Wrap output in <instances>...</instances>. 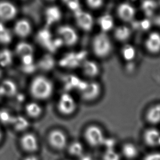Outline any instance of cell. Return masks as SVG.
I'll list each match as a JSON object with an SVG mask.
<instances>
[{"label":"cell","instance_id":"cell-21","mask_svg":"<svg viewBox=\"0 0 160 160\" xmlns=\"http://www.w3.org/2000/svg\"><path fill=\"white\" fill-rule=\"evenodd\" d=\"M121 54L123 60L127 62H132L136 58L137 52L136 48L132 45L126 44L122 48Z\"/></svg>","mask_w":160,"mask_h":160},{"label":"cell","instance_id":"cell-14","mask_svg":"<svg viewBox=\"0 0 160 160\" xmlns=\"http://www.w3.org/2000/svg\"><path fill=\"white\" fill-rule=\"evenodd\" d=\"M38 41L43 47L51 51L56 50L54 45L55 40H53L52 38L51 33H50L47 29L43 30L40 31L38 35Z\"/></svg>","mask_w":160,"mask_h":160},{"label":"cell","instance_id":"cell-28","mask_svg":"<svg viewBox=\"0 0 160 160\" xmlns=\"http://www.w3.org/2000/svg\"><path fill=\"white\" fill-rule=\"evenodd\" d=\"M69 153L73 156L80 157L82 155L83 152V147L79 142H72L69 147Z\"/></svg>","mask_w":160,"mask_h":160},{"label":"cell","instance_id":"cell-24","mask_svg":"<svg viewBox=\"0 0 160 160\" xmlns=\"http://www.w3.org/2000/svg\"><path fill=\"white\" fill-rule=\"evenodd\" d=\"M28 115L31 118L39 117L42 112V110L40 105L36 102H31L28 104L25 108Z\"/></svg>","mask_w":160,"mask_h":160},{"label":"cell","instance_id":"cell-2","mask_svg":"<svg viewBox=\"0 0 160 160\" xmlns=\"http://www.w3.org/2000/svg\"><path fill=\"white\" fill-rule=\"evenodd\" d=\"M92 47L95 56L98 58H104L111 52L112 43L107 33L102 32L94 37Z\"/></svg>","mask_w":160,"mask_h":160},{"label":"cell","instance_id":"cell-16","mask_svg":"<svg viewBox=\"0 0 160 160\" xmlns=\"http://www.w3.org/2000/svg\"><path fill=\"white\" fill-rule=\"evenodd\" d=\"M14 29L15 33L18 36L26 38L31 33V24L26 19H21L16 22Z\"/></svg>","mask_w":160,"mask_h":160},{"label":"cell","instance_id":"cell-23","mask_svg":"<svg viewBox=\"0 0 160 160\" xmlns=\"http://www.w3.org/2000/svg\"><path fill=\"white\" fill-rule=\"evenodd\" d=\"M16 51L18 56H23L33 54V48L30 44L27 42H20L16 47Z\"/></svg>","mask_w":160,"mask_h":160},{"label":"cell","instance_id":"cell-22","mask_svg":"<svg viewBox=\"0 0 160 160\" xmlns=\"http://www.w3.org/2000/svg\"><path fill=\"white\" fill-rule=\"evenodd\" d=\"M122 153L128 159H133L138 156V150L135 145L131 142H126L122 147Z\"/></svg>","mask_w":160,"mask_h":160},{"label":"cell","instance_id":"cell-35","mask_svg":"<svg viewBox=\"0 0 160 160\" xmlns=\"http://www.w3.org/2000/svg\"><path fill=\"white\" fill-rule=\"evenodd\" d=\"M115 140L112 138H105L103 145L107 147V149H114L113 147H115Z\"/></svg>","mask_w":160,"mask_h":160},{"label":"cell","instance_id":"cell-8","mask_svg":"<svg viewBox=\"0 0 160 160\" xmlns=\"http://www.w3.org/2000/svg\"><path fill=\"white\" fill-rule=\"evenodd\" d=\"M48 140L52 147L57 150H62L67 146V136L60 130L52 131L49 133Z\"/></svg>","mask_w":160,"mask_h":160},{"label":"cell","instance_id":"cell-12","mask_svg":"<svg viewBox=\"0 0 160 160\" xmlns=\"http://www.w3.org/2000/svg\"><path fill=\"white\" fill-rule=\"evenodd\" d=\"M145 144L150 147H156L160 145V132L155 128H149L145 130L143 134Z\"/></svg>","mask_w":160,"mask_h":160},{"label":"cell","instance_id":"cell-32","mask_svg":"<svg viewBox=\"0 0 160 160\" xmlns=\"http://www.w3.org/2000/svg\"><path fill=\"white\" fill-rule=\"evenodd\" d=\"M104 0H86L87 5L92 9H98L102 6Z\"/></svg>","mask_w":160,"mask_h":160},{"label":"cell","instance_id":"cell-5","mask_svg":"<svg viewBox=\"0 0 160 160\" xmlns=\"http://www.w3.org/2000/svg\"><path fill=\"white\" fill-rule=\"evenodd\" d=\"M59 38H60L64 44L71 46L78 42V36L75 29L68 25H63L58 29Z\"/></svg>","mask_w":160,"mask_h":160},{"label":"cell","instance_id":"cell-36","mask_svg":"<svg viewBox=\"0 0 160 160\" xmlns=\"http://www.w3.org/2000/svg\"><path fill=\"white\" fill-rule=\"evenodd\" d=\"M141 27H140V29L145 30L147 29H149L150 27V25L151 23L150 22V21L149 20H147V19H145L142 21L139 24Z\"/></svg>","mask_w":160,"mask_h":160},{"label":"cell","instance_id":"cell-15","mask_svg":"<svg viewBox=\"0 0 160 160\" xmlns=\"http://www.w3.org/2000/svg\"><path fill=\"white\" fill-rule=\"evenodd\" d=\"M45 17L47 25H52L60 20L62 13L58 7L51 6L46 10Z\"/></svg>","mask_w":160,"mask_h":160},{"label":"cell","instance_id":"cell-11","mask_svg":"<svg viewBox=\"0 0 160 160\" xmlns=\"http://www.w3.org/2000/svg\"><path fill=\"white\" fill-rule=\"evenodd\" d=\"M147 51L152 54H157L160 52V33L152 32L146 39L145 43Z\"/></svg>","mask_w":160,"mask_h":160},{"label":"cell","instance_id":"cell-20","mask_svg":"<svg viewBox=\"0 0 160 160\" xmlns=\"http://www.w3.org/2000/svg\"><path fill=\"white\" fill-rule=\"evenodd\" d=\"M131 35V30L129 27L121 25L116 28L114 31V36L116 40L120 42L126 41Z\"/></svg>","mask_w":160,"mask_h":160},{"label":"cell","instance_id":"cell-33","mask_svg":"<svg viewBox=\"0 0 160 160\" xmlns=\"http://www.w3.org/2000/svg\"><path fill=\"white\" fill-rule=\"evenodd\" d=\"M22 60L24 67H31L33 64V54L23 56L22 57Z\"/></svg>","mask_w":160,"mask_h":160},{"label":"cell","instance_id":"cell-6","mask_svg":"<svg viewBox=\"0 0 160 160\" xmlns=\"http://www.w3.org/2000/svg\"><path fill=\"white\" fill-rule=\"evenodd\" d=\"M73 14L80 28L85 31L91 30L93 27L94 19L91 14L81 9Z\"/></svg>","mask_w":160,"mask_h":160},{"label":"cell","instance_id":"cell-4","mask_svg":"<svg viewBox=\"0 0 160 160\" xmlns=\"http://www.w3.org/2000/svg\"><path fill=\"white\" fill-rule=\"evenodd\" d=\"M77 104L74 98L68 93L62 94L59 99L58 109L60 113L65 115H71L76 111Z\"/></svg>","mask_w":160,"mask_h":160},{"label":"cell","instance_id":"cell-7","mask_svg":"<svg viewBox=\"0 0 160 160\" xmlns=\"http://www.w3.org/2000/svg\"><path fill=\"white\" fill-rule=\"evenodd\" d=\"M101 86L99 83L91 82L87 83L82 91V97L83 100L92 102L96 100L101 94Z\"/></svg>","mask_w":160,"mask_h":160},{"label":"cell","instance_id":"cell-9","mask_svg":"<svg viewBox=\"0 0 160 160\" xmlns=\"http://www.w3.org/2000/svg\"><path fill=\"white\" fill-rule=\"evenodd\" d=\"M117 13L121 20L125 22H130L135 17L136 9L128 3H122L118 6Z\"/></svg>","mask_w":160,"mask_h":160},{"label":"cell","instance_id":"cell-19","mask_svg":"<svg viewBox=\"0 0 160 160\" xmlns=\"http://www.w3.org/2000/svg\"><path fill=\"white\" fill-rule=\"evenodd\" d=\"M98 23L102 32L106 33L113 29L114 20L110 14H107L102 15L98 19Z\"/></svg>","mask_w":160,"mask_h":160},{"label":"cell","instance_id":"cell-10","mask_svg":"<svg viewBox=\"0 0 160 160\" xmlns=\"http://www.w3.org/2000/svg\"><path fill=\"white\" fill-rule=\"evenodd\" d=\"M17 13L15 6L8 1L0 2V19L8 21L13 19Z\"/></svg>","mask_w":160,"mask_h":160},{"label":"cell","instance_id":"cell-26","mask_svg":"<svg viewBox=\"0 0 160 160\" xmlns=\"http://www.w3.org/2000/svg\"><path fill=\"white\" fill-rule=\"evenodd\" d=\"M12 35L11 31L5 27V25L0 22V43L8 44L11 42Z\"/></svg>","mask_w":160,"mask_h":160},{"label":"cell","instance_id":"cell-34","mask_svg":"<svg viewBox=\"0 0 160 160\" xmlns=\"http://www.w3.org/2000/svg\"><path fill=\"white\" fill-rule=\"evenodd\" d=\"M143 160H160V152H152L145 156Z\"/></svg>","mask_w":160,"mask_h":160},{"label":"cell","instance_id":"cell-40","mask_svg":"<svg viewBox=\"0 0 160 160\" xmlns=\"http://www.w3.org/2000/svg\"><path fill=\"white\" fill-rule=\"evenodd\" d=\"M2 133L1 130L0 129V141L2 139Z\"/></svg>","mask_w":160,"mask_h":160},{"label":"cell","instance_id":"cell-3","mask_svg":"<svg viewBox=\"0 0 160 160\" xmlns=\"http://www.w3.org/2000/svg\"><path fill=\"white\" fill-rule=\"evenodd\" d=\"M84 137L88 144L94 148L103 145L105 139L102 129L94 125L87 127L84 133Z\"/></svg>","mask_w":160,"mask_h":160},{"label":"cell","instance_id":"cell-27","mask_svg":"<svg viewBox=\"0 0 160 160\" xmlns=\"http://www.w3.org/2000/svg\"><path fill=\"white\" fill-rule=\"evenodd\" d=\"M12 60V53L9 49H2L0 51V65L6 67L11 64Z\"/></svg>","mask_w":160,"mask_h":160},{"label":"cell","instance_id":"cell-39","mask_svg":"<svg viewBox=\"0 0 160 160\" xmlns=\"http://www.w3.org/2000/svg\"><path fill=\"white\" fill-rule=\"evenodd\" d=\"M156 23L158 24L159 26H160V16H158L157 19H156Z\"/></svg>","mask_w":160,"mask_h":160},{"label":"cell","instance_id":"cell-25","mask_svg":"<svg viewBox=\"0 0 160 160\" xmlns=\"http://www.w3.org/2000/svg\"><path fill=\"white\" fill-rule=\"evenodd\" d=\"M157 4L153 0H145L142 4V9L144 13L148 16H152L155 12Z\"/></svg>","mask_w":160,"mask_h":160},{"label":"cell","instance_id":"cell-41","mask_svg":"<svg viewBox=\"0 0 160 160\" xmlns=\"http://www.w3.org/2000/svg\"><path fill=\"white\" fill-rule=\"evenodd\" d=\"M48 1H53V0H48Z\"/></svg>","mask_w":160,"mask_h":160},{"label":"cell","instance_id":"cell-13","mask_svg":"<svg viewBox=\"0 0 160 160\" xmlns=\"http://www.w3.org/2000/svg\"><path fill=\"white\" fill-rule=\"evenodd\" d=\"M20 144L24 150L30 152H35L38 148V139L32 133H27L22 136Z\"/></svg>","mask_w":160,"mask_h":160},{"label":"cell","instance_id":"cell-37","mask_svg":"<svg viewBox=\"0 0 160 160\" xmlns=\"http://www.w3.org/2000/svg\"><path fill=\"white\" fill-rule=\"evenodd\" d=\"M80 160H93L91 156L89 155H83L80 157Z\"/></svg>","mask_w":160,"mask_h":160},{"label":"cell","instance_id":"cell-30","mask_svg":"<svg viewBox=\"0 0 160 160\" xmlns=\"http://www.w3.org/2000/svg\"><path fill=\"white\" fill-rule=\"evenodd\" d=\"M102 160H120V156L114 149H107L102 156Z\"/></svg>","mask_w":160,"mask_h":160},{"label":"cell","instance_id":"cell-42","mask_svg":"<svg viewBox=\"0 0 160 160\" xmlns=\"http://www.w3.org/2000/svg\"><path fill=\"white\" fill-rule=\"evenodd\" d=\"M0 75H1V71H0Z\"/></svg>","mask_w":160,"mask_h":160},{"label":"cell","instance_id":"cell-17","mask_svg":"<svg viewBox=\"0 0 160 160\" xmlns=\"http://www.w3.org/2000/svg\"><path fill=\"white\" fill-rule=\"evenodd\" d=\"M82 69L83 73L88 78H96L100 73L99 65L92 60H87L83 62Z\"/></svg>","mask_w":160,"mask_h":160},{"label":"cell","instance_id":"cell-31","mask_svg":"<svg viewBox=\"0 0 160 160\" xmlns=\"http://www.w3.org/2000/svg\"><path fill=\"white\" fill-rule=\"evenodd\" d=\"M53 58H52L51 56L49 54H47L46 56H44L42 59L40 60V64L41 65V67L45 68V69H48V68H51V67H53L54 65Z\"/></svg>","mask_w":160,"mask_h":160},{"label":"cell","instance_id":"cell-29","mask_svg":"<svg viewBox=\"0 0 160 160\" xmlns=\"http://www.w3.org/2000/svg\"><path fill=\"white\" fill-rule=\"evenodd\" d=\"M62 1L73 14L82 9L80 0H62Z\"/></svg>","mask_w":160,"mask_h":160},{"label":"cell","instance_id":"cell-18","mask_svg":"<svg viewBox=\"0 0 160 160\" xmlns=\"http://www.w3.org/2000/svg\"><path fill=\"white\" fill-rule=\"evenodd\" d=\"M146 119L152 125H156L160 122V104L155 105L148 110Z\"/></svg>","mask_w":160,"mask_h":160},{"label":"cell","instance_id":"cell-1","mask_svg":"<svg viewBox=\"0 0 160 160\" xmlns=\"http://www.w3.org/2000/svg\"><path fill=\"white\" fill-rule=\"evenodd\" d=\"M30 89L31 95L34 98L44 100L51 96L53 91V86L47 78L40 76L32 80Z\"/></svg>","mask_w":160,"mask_h":160},{"label":"cell","instance_id":"cell-38","mask_svg":"<svg viewBox=\"0 0 160 160\" xmlns=\"http://www.w3.org/2000/svg\"><path fill=\"white\" fill-rule=\"evenodd\" d=\"M23 160H38V158L35 155L28 156Z\"/></svg>","mask_w":160,"mask_h":160}]
</instances>
